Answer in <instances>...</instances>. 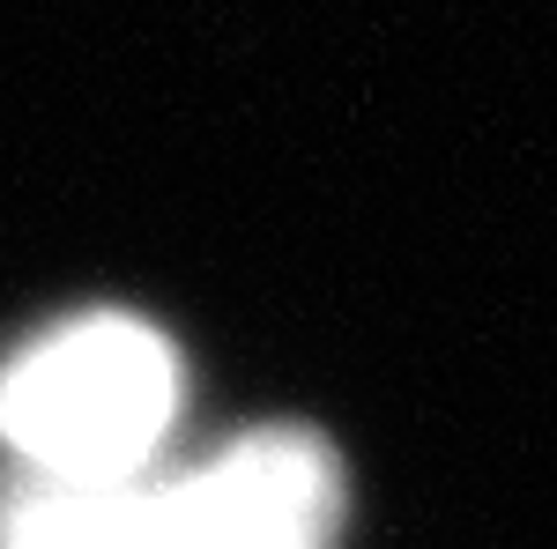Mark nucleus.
<instances>
[{"mask_svg":"<svg viewBox=\"0 0 557 549\" xmlns=\"http://www.w3.org/2000/svg\"><path fill=\"white\" fill-rule=\"evenodd\" d=\"M178 409V357L157 327L97 312L0 372V438L30 483H127Z\"/></svg>","mask_w":557,"mask_h":549,"instance_id":"2","label":"nucleus"},{"mask_svg":"<svg viewBox=\"0 0 557 549\" xmlns=\"http://www.w3.org/2000/svg\"><path fill=\"white\" fill-rule=\"evenodd\" d=\"M343 475L312 431H260L178 483H15L0 549H327Z\"/></svg>","mask_w":557,"mask_h":549,"instance_id":"1","label":"nucleus"}]
</instances>
